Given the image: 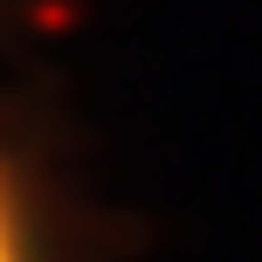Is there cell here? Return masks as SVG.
Listing matches in <instances>:
<instances>
[{"label": "cell", "mask_w": 262, "mask_h": 262, "mask_svg": "<svg viewBox=\"0 0 262 262\" xmlns=\"http://www.w3.org/2000/svg\"><path fill=\"white\" fill-rule=\"evenodd\" d=\"M0 262H35V249H28V221H21V200H14L7 172H0Z\"/></svg>", "instance_id": "obj_1"}]
</instances>
